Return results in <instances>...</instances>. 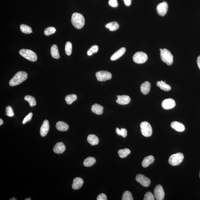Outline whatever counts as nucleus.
Returning a JSON list of instances; mask_svg holds the SVG:
<instances>
[{
    "mask_svg": "<svg viewBox=\"0 0 200 200\" xmlns=\"http://www.w3.org/2000/svg\"><path fill=\"white\" fill-rule=\"evenodd\" d=\"M27 77H28V74L25 72H19L10 80L9 85L11 86H16L25 81Z\"/></svg>",
    "mask_w": 200,
    "mask_h": 200,
    "instance_id": "obj_1",
    "label": "nucleus"
},
{
    "mask_svg": "<svg viewBox=\"0 0 200 200\" xmlns=\"http://www.w3.org/2000/svg\"><path fill=\"white\" fill-rule=\"evenodd\" d=\"M56 128L60 131H66L68 130L69 126L65 122L63 121H59L56 124Z\"/></svg>",
    "mask_w": 200,
    "mask_h": 200,
    "instance_id": "obj_22",
    "label": "nucleus"
},
{
    "mask_svg": "<svg viewBox=\"0 0 200 200\" xmlns=\"http://www.w3.org/2000/svg\"><path fill=\"white\" fill-rule=\"evenodd\" d=\"M33 116V114L31 112H30L29 114L27 115L26 116L23 121L22 123L23 124H24L26 123L27 122H29L32 119Z\"/></svg>",
    "mask_w": 200,
    "mask_h": 200,
    "instance_id": "obj_39",
    "label": "nucleus"
},
{
    "mask_svg": "<svg viewBox=\"0 0 200 200\" xmlns=\"http://www.w3.org/2000/svg\"><path fill=\"white\" fill-rule=\"evenodd\" d=\"M144 200H155L154 196L152 193L148 192L145 194Z\"/></svg>",
    "mask_w": 200,
    "mask_h": 200,
    "instance_id": "obj_37",
    "label": "nucleus"
},
{
    "mask_svg": "<svg viewBox=\"0 0 200 200\" xmlns=\"http://www.w3.org/2000/svg\"><path fill=\"white\" fill-rule=\"evenodd\" d=\"M106 28L109 29V31H114L117 30L119 28V25L116 22H113L106 24Z\"/></svg>",
    "mask_w": 200,
    "mask_h": 200,
    "instance_id": "obj_26",
    "label": "nucleus"
},
{
    "mask_svg": "<svg viewBox=\"0 0 200 200\" xmlns=\"http://www.w3.org/2000/svg\"><path fill=\"white\" fill-rule=\"evenodd\" d=\"M25 200H31V199L30 198H28L26 199H25Z\"/></svg>",
    "mask_w": 200,
    "mask_h": 200,
    "instance_id": "obj_46",
    "label": "nucleus"
},
{
    "mask_svg": "<svg viewBox=\"0 0 200 200\" xmlns=\"http://www.w3.org/2000/svg\"><path fill=\"white\" fill-rule=\"evenodd\" d=\"M109 4L110 6L113 7H116L118 6L117 0H109Z\"/></svg>",
    "mask_w": 200,
    "mask_h": 200,
    "instance_id": "obj_40",
    "label": "nucleus"
},
{
    "mask_svg": "<svg viewBox=\"0 0 200 200\" xmlns=\"http://www.w3.org/2000/svg\"><path fill=\"white\" fill-rule=\"evenodd\" d=\"M197 62L199 68L200 70V55L199 56L198 58H197Z\"/></svg>",
    "mask_w": 200,
    "mask_h": 200,
    "instance_id": "obj_43",
    "label": "nucleus"
},
{
    "mask_svg": "<svg viewBox=\"0 0 200 200\" xmlns=\"http://www.w3.org/2000/svg\"><path fill=\"white\" fill-rule=\"evenodd\" d=\"M3 123H4L2 119H0V125H2L3 124Z\"/></svg>",
    "mask_w": 200,
    "mask_h": 200,
    "instance_id": "obj_44",
    "label": "nucleus"
},
{
    "mask_svg": "<svg viewBox=\"0 0 200 200\" xmlns=\"http://www.w3.org/2000/svg\"><path fill=\"white\" fill-rule=\"evenodd\" d=\"M77 96L75 94H71L67 95L66 96L65 100L67 104L70 105L77 100Z\"/></svg>",
    "mask_w": 200,
    "mask_h": 200,
    "instance_id": "obj_30",
    "label": "nucleus"
},
{
    "mask_svg": "<svg viewBox=\"0 0 200 200\" xmlns=\"http://www.w3.org/2000/svg\"><path fill=\"white\" fill-rule=\"evenodd\" d=\"M125 5L127 6H129L131 3V0H123Z\"/></svg>",
    "mask_w": 200,
    "mask_h": 200,
    "instance_id": "obj_42",
    "label": "nucleus"
},
{
    "mask_svg": "<svg viewBox=\"0 0 200 200\" xmlns=\"http://www.w3.org/2000/svg\"><path fill=\"white\" fill-rule=\"evenodd\" d=\"M116 133L118 135H121L123 138H125L127 135V130L126 129L122 128L119 129L118 128L116 129Z\"/></svg>",
    "mask_w": 200,
    "mask_h": 200,
    "instance_id": "obj_34",
    "label": "nucleus"
},
{
    "mask_svg": "<svg viewBox=\"0 0 200 200\" xmlns=\"http://www.w3.org/2000/svg\"><path fill=\"white\" fill-rule=\"evenodd\" d=\"M117 97L116 102L121 105H127L130 101V98L128 95L117 96Z\"/></svg>",
    "mask_w": 200,
    "mask_h": 200,
    "instance_id": "obj_14",
    "label": "nucleus"
},
{
    "mask_svg": "<svg viewBox=\"0 0 200 200\" xmlns=\"http://www.w3.org/2000/svg\"><path fill=\"white\" fill-rule=\"evenodd\" d=\"M6 112L7 115L8 116L12 117L14 115L13 110L12 108L10 106H7L6 108Z\"/></svg>",
    "mask_w": 200,
    "mask_h": 200,
    "instance_id": "obj_38",
    "label": "nucleus"
},
{
    "mask_svg": "<svg viewBox=\"0 0 200 200\" xmlns=\"http://www.w3.org/2000/svg\"><path fill=\"white\" fill-rule=\"evenodd\" d=\"M171 128L177 131L182 132L185 130V127L182 123L176 121L173 122L171 125Z\"/></svg>",
    "mask_w": 200,
    "mask_h": 200,
    "instance_id": "obj_16",
    "label": "nucleus"
},
{
    "mask_svg": "<svg viewBox=\"0 0 200 200\" xmlns=\"http://www.w3.org/2000/svg\"><path fill=\"white\" fill-rule=\"evenodd\" d=\"M151 87V85L149 82H145L141 86V91L143 95L148 94L150 90Z\"/></svg>",
    "mask_w": 200,
    "mask_h": 200,
    "instance_id": "obj_20",
    "label": "nucleus"
},
{
    "mask_svg": "<svg viewBox=\"0 0 200 200\" xmlns=\"http://www.w3.org/2000/svg\"><path fill=\"white\" fill-rule=\"evenodd\" d=\"M16 199L15 198H12L10 200H16Z\"/></svg>",
    "mask_w": 200,
    "mask_h": 200,
    "instance_id": "obj_45",
    "label": "nucleus"
},
{
    "mask_svg": "<svg viewBox=\"0 0 200 200\" xmlns=\"http://www.w3.org/2000/svg\"><path fill=\"white\" fill-rule=\"evenodd\" d=\"M96 78L98 81L105 82L112 78L111 73L106 71H100L96 73Z\"/></svg>",
    "mask_w": 200,
    "mask_h": 200,
    "instance_id": "obj_8",
    "label": "nucleus"
},
{
    "mask_svg": "<svg viewBox=\"0 0 200 200\" xmlns=\"http://www.w3.org/2000/svg\"><path fill=\"white\" fill-rule=\"evenodd\" d=\"M168 5L166 2H163L159 4L156 8L157 12L158 15L161 16H163L166 15L167 12Z\"/></svg>",
    "mask_w": 200,
    "mask_h": 200,
    "instance_id": "obj_11",
    "label": "nucleus"
},
{
    "mask_svg": "<svg viewBox=\"0 0 200 200\" xmlns=\"http://www.w3.org/2000/svg\"><path fill=\"white\" fill-rule=\"evenodd\" d=\"M96 160L95 158L92 157H89L86 158L83 162V165L86 167H90L95 163Z\"/></svg>",
    "mask_w": 200,
    "mask_h": 200,
    "instance_id": "obj_27",
    "label": "nucleus"
},
{
    "mask_svg": "<svg viewBox=\"0 0 200 200\" xmlns=\"http://www.w3.org/2000/svg\"><path fill=\"white\" fill-rule=\"evenodd\" d=\"M19 54L24 58L32 62H35L37 60V54L31 50L22 49L20 50Z\"/></svg>",
    "mask_w": 200,
    "mask_h": 200,
    "instance_id": "obj_5",
    "label": "nucleus"
},
{
    "mask_svg": "<svg viewBox=\"0 0 200 200\" xmlns=\"http://www.w3.org/2000/svg\"><path fill=\"white\" fill-rule=\"evenodd\" d=\"M87 141L92 146L97 145L99 142L98 138L95 135L93 134L89 135L87 137Z\"/></svg>",
    "mask_w": 200,
    "mask_h": 200,
    "instance_id": "obj_23",
    "label": "nucleus"
},
{
    "mask_svg": "<svg viewBox=\"0 0 200 200\" xmlns=\"http://www.w3.org/2000/svg\"><path fill=\"white\" fill-rule=\"evenodd\" d=\"M148 58V56L145 53L142 52H138L133 55V60L137 64H142L146 61Z\"/></svg>",
    "mask_w": 200,
    "mask_h": 200,
    "instance_id": "obj_7",
    "label": "nucleus"
},
{
    "mask_svg": "<svg viewBox=\"0 0 200 200\" xmlns=\"http://www.w3.org/2000/svg\"><path fill=\"white\" fill-rule=\"evenodd\" d=\"M141 132L143 136L149 137L151 136L152 134V129L151 126L147 122H142L140 125Z\"/></svg>",
    "mask_w": 200,
    "mask_h": 200,
    "instance_id": "obj_6",
    "label": "nucleus"
},
{
    "mask_svg": "<svg viewBox=\"0 0 200 200\" xmlns=\"http://www.w3.org/2000/svg\"><path fill=\"white\" fill-rule=\"evenodd\" d=\"M83 181L81 178L77 177L73 180L72 188L74 190H77L80 189L82 186Z\"/></svg>",
    "mask_w": 200,
    "mask_h": 200,
    "instance_id": "obj_18",
    "label": "nucleus"
},
{
    "mask_svg": "<svg viewBox=\"0 0 200 200\" xmlns=\"http://www.w3.org/2000/svg\"><path fill=\"white\" fill-rule=\"evenodd\" d=\"M175 105L176 103L175 100L171 98L165 99L162 103V107L166 110L173 108Z\"/></svg>",
    "mask_w": 200,
    "mask_h": 200,
    "instance_id": "obj_12",
    "label": "nucleus"
},
{
    "mask_svg": "<svg viewBox=\"0 0 200 200\" xmlns=\"http://www.w3.org/2000/svg\"><path fill=\"white\" fill-rule=\"evenodd\" d=\"M103 107L100 105L95 103L92 106L91 110L96 115H100L103 113Z\"/></svg>",
    "mask_w": 200,
    "mask_h": 200,
    "instance_id": "obj_21",
    "label": "nucleus"
},
{
    "mask_svg": "<svg viewBox=\"0 0 200 200\" xmlns=\"http://www.w3.org/2000/svg\"><path fill=\"white\" fill-rule=\"evenodd\" d=\"M71 22L75 28L80 29L84 26L85 20L82 14L78 13H74L72 16Z\"/></svg>",
    "mask_w": 200,
    "mask_h": 200,
    "instance_id": "obj_2",
    "label": "nucleus"
},
{
    "mask_svg": "<svg viewBox=\"0 0 200 200\" xmlns=\"http://www.w3.org/2000/svg\"><path fill=\"white\" fill-rule=\"evenodd\" d=\"M161 59L168 65H171L173 62V56L170 52L166 49H163L161 52Z\"/></svg>",
    "mask_w": 200,
    "mask_h": 200,
    "instance_id": "obj_4",
    "label": "nucleus"
},
{
    "mask_svg": "<svg viewBox=\"0 0 200 200\" xmlns=\"http://www.w3.org/2000/svg\"><path fill=\"white\" fill-rule=\"evenodd\" d=\"M184 159V155L181 153H178L171 155L168 160V162L172 166H177L182 163Z\"/></svg>",
    "mask_w": 200,
    "mask_h": 200,
    "instance_id": "obj_3",
    "label": "nucleus"
},
{
    "mask_svg": "<svg viewBox=\"0 0 200 200\" xmlns=\"http://www.w3.org/2000/svg\"><path fill=\"white\" fill-rule=\"evenodd\" d=\"M72 49V47L71 43L70 42H67L65 47V53L67 55L70 56L71 54Z\"/></svg>",
    "mask_w": 200,
    "mask_h": 200,
    "instance_id": "obj_32",
    "label": "nucleus"
},
{
    "mask_svg": "<svg viewBox=\"0 0 200 200\" xmlns=\"http://www.w3.org/2000/svg\"><path fill=\"white\" fill-rule=\"evenodd\" d=\"M51 53L52 56L53 58L56 59H59L60 58V55L59 54L58 47L56 44L52 46L51 49Z\"/></svg>",
    "mask_w": 200,
    "mask_h": 200,
    "instance_id": "obj_25",
    "label": "nucleus"
},
{
    "mask_svg": "<svg viewBox=\"0 0 200 200\" xmlns=\"http://www.w3.org/2000/svg\"><path fill=\"white\" fill-rule=\"evenodd\" d=\"M24 99L29 103L30 105L31 106H35L37 104L35 98L32 96L27 95L24 97Z\"/></svg>",
    "mask_w": 200,
    "mask_h": 200,
    "instance_id": "obj_31",
    "label": "nucleus"
},
{
    "mask_svg": "<svg viewBox=\"0 0 200 200\" xmlns=\"http://www.w3.org/2000/svg\"><path fill=\"white\" fill-rule=\"evenodd\" d=\"M49 128V123L48 120H44L40 129V132L41 136L42 137L46 136L48 133Z\"/></svg>",
    "mask_w": 200,
    "mask_h": 200,
    "instance_id": "obj_13",
    "label": "nucleus"
},
{
    "mask_svg": "<svg viewBox=\"0 0 200 200\" xmlns=\"http://www.w3.org/2000/svg\"><path fill=\"white\" fill-rule=\"evenodd\" d=\"M97 200H107V196L105 194H101L98 196L97 198Z\"/></svg>",
    "mask_w": 200,
    "mask_h": 200,
    "instance_id": "obj_41",
    "label": "nucleus"
},
{
    "mask_svg": "<svg viewBox=\"0 0 200 200\" xmlns=\"http://www.w3.org/2000/svg\"><path fill=\"white\" fill-rule=\"evenodd\" d=\"M56 29L54 27H49L44 30V34L47 36H49L54 34L56 32Z\"/></svg>",
    "mask_w": 200,
    "mask_h": 200,
    "instance_id": "obj_35",
    "label": "nucleus"
},
{
    "mask_svg": "<svg viewBox=\"0 0 200 200\" xmlns=\"http://www.w3.org/2000/svg\"><path fill=\"white\" fill-rule=\"evenodd\" d=\"M199 177H200V173H199Z\"/></svg>",
    "mask_w": 200,
    "mask_h": 200,
    "instance_id": "obj_48",
    "label": "nucleus"
},
{
    "mask_svg": "<svg viewBox=\"0 0 200 200\" xmlns=\"http://www.w3.org/2000/svg\"><path fill=\"white\" fill-rule=\"evenodd\" d=\"M136 180L144 187H147L150 185V179L142 174H138L136 175Z\"/></svg>",
    "mask_w": 200,
    "mask_h": 200,
    "instance_id": "obj_10",
    "label": "nucleus"
},
{
    "mask_svg": "<svg viewBox=\"0 0 200 200\" xmlns=\"http://www.w3.org/2000/svg\"><path fill=\"white\" fill-rule=\"evenodd\" d=\"M159 50H160V51L161 52L162 51V50H163V49H160Z\"/></svg>",
    "mask_w": 200,
    "mask_h": 200,
    "instance_id": "obj_47",
    "label": "nucleus"
},
{
    "mask_svg": "<svg viewBox=\"0 0 200 200\" xmlns=\"http://www.w3.org/2000/svg\"><path fill=\"white\" fill-rule=\"evenodd\" d=\"M165 82H166L165 81L163 82L162 80H161V81L157 82L156 85L161 90L165 91H169L171 90V86Z\"/></svg>",
    "mask_w": 200,
    "mask_h": 200,
    "instance_id": "obj_24",
    "label": "nucleus"
},
{
    "mask_svg": "<svg viewBox=\"0 0 200 200\" xmlns=\"http://www.w3.org/2000/svg\"><path fill=\"white\" fill-rule=\"evenodd\" d=\"M130 153V151L128 148L119 150L118 152L119 156L122 158L126 157Z\"/></svg>",
    "mask_w": 200,
    "mask_h": 200,
    "instance_id": "obj_28",
    "label": "nucleus"
},
{
    "mask_svg": "<svg viewBox=\"0 0 200 200\" xmlns=\"http://www.w3.org/2000/svg\"><path fill=\"white\" fill-rule=\"evenodd\" d=\"M98 47L96 45H93L87 51V54L88 56H91L93 54L97 52L98 51Z\"/></svg>",
    "mask_w": 200,
    "mask_h": 200,
    "instance_id": "obj_36",
    "label": "nucleus"
},
{
    "mask_svg": "<svg viewBox=\"0 0 200 200\" xmlns=\"http://www.w3.org/2000/svg\"><path fill=\"white\" fill-rule=\"evenodd\" d=\"M65 145L62 142H58L56 144L53 149L54 152L57 154L62 153L65 151Z\"/></svg>",
    "mask_w": 200,
    "mask_h": 200,
    "instance_id": "obj_15",
    "label": "nucleus"
},
{
    "mask_svg": "<svg viewBox=\"0 0 200 200\" xmlns=\"http://www.w3.org/2000/svg\"><path fill=\"white\" fill-rule=\"evenodd\" d=\"M154 158L152 155H149L146 157L142 161V166L143 168L147 167L149 165L151 164L154 161Z\"/></svg>",
    "mask_w": 200,
    "mask_h": 200,
    "instance_id": "obj_19",
    "label": "nucleus"
},
{
    "mask_svg": "<svg viewBox=\"0 0 200 200\" xmlns=\"http://www.w3.org/2000/svg\"><path fill=\"white\" fill-rule=\"evenodd\" d=\"M126 51V48L125 47H123L120 48L111 56L110 57L111 60L113 61L120 58L125 54Z\"/></svg>",
    "mask_w": 200,
    "mask_h": 200,
    "instance_id": "obj_17",
    "label": "nucleus"
},
{
    "mask_svg": "<svg viewBox=\"0 0 200 200\" xmlns=\"http://www.w3.org/2000/svg\"><path fill=\"white\" fill-rule=\"evenodd\" d=\"M122 199V200H133V199L131 192L129 191H126L123 193Z\"/></svg>",
    "mask_w": 200,
    "mask_h": 200,
    "instance_id": "obj_33",
    "label": "nucleus"
},
{
    "mask_svg": "<svg viewBox=\"0 0 200 200\" xmlns=\"http://www.w3.org/2000/svg\"><path fill=\"white\" fill-rule=\"evenodd\" d=\"M20 29L22 32L25 34H30L32 33L31 27L27 24H22L20 26Z\"/></svg>",
    "mask_w": 200,
    "mask_h": 200,
    "instance_id": "obj_29",
    "label": "nucleus"
},
{
    "mask_svg": "<svg viewBox=\"0 0 200 200\" xmlns=\"http://www.w3.org/2000/svg\"><path fill=\"white\" fill-rule=\"evenodd\" d=\"M154 193L156 200H163L165 197V192L162 186L160 185H157L154 191Z\"/></svg>",
    "mask_w": 200,
    "mask_h": 200,
    "instance_id": "obj_9",
    "label": "nucleus"
}]
</instances>
